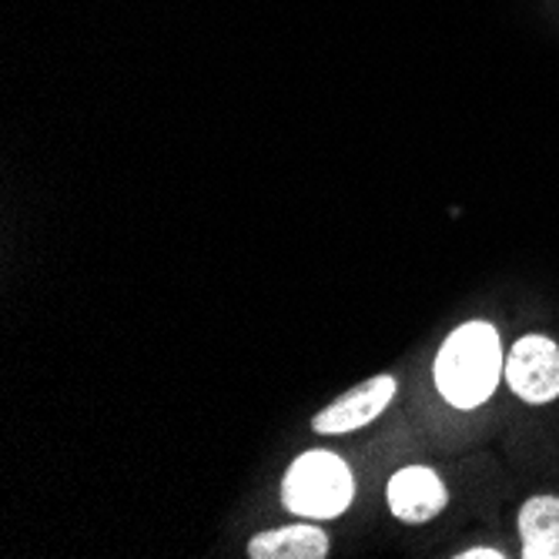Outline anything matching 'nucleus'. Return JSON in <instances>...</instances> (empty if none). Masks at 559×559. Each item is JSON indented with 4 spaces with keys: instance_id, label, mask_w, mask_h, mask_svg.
I'll return each instance as SVG.
<instances>
[{
    "instance_id": "nucleus-1",
    "label": "nucleus",
    "mask_w": 559,
    "mask_h": 559,
    "mask_svg": "<svg viewBox=\"0 0 559 559\" xmlns=\"http://www.w3.org/2000/svg\"><path fill=\"white\" fill-rule=\"evenodd\" d=\"M502 372L506 366L499 332L489 322L460 325L436 355V385L455 409H476V405H483L496 392Z\"/></svg>"
},
{
    "instance_id": "nucleus-2",
    "label": "nucleus",
    "mask_w": 559,
    "mask_h": 559,
    "mask_svg": "<svg viewBox=\"0 0 559 559\" xmlns=\"http://www.w3.org/2000/svg\"><path fill=\"white\" fill-rule=\"evenodd\" d=\"M355 496V479L335 452H301L282 479V502L305 520H335Z\"/></svg>"
},
{
    "instance_id": "nucleus-3",
    "label": "nucleus",
    "mask_w": 559,
    "mask_h": 559,
    "mask_svg": "<svg viewBox=\"0 0 559 559\" xmlns=\"http://www.w3.org/2000/svg\"><path fill=\"white\" fill-rule=\"evenodd\" d=\"M506 382L533 405L559 395V345L546 335H523L506 355Z\"/></svg>"
},
{
    "instance_id": "nucleus-4",
    "label": "nucleus",
    "mask_w": 559,
    "mask_h": 559,
    "mask_svg": "<svg viewBox=\"0 0 559 559\" xmlns=\"http://www.w3.org/2000/svg\"><path fill=\"white\" fill-rule=\"evenodd\" d=\"M395 389L399 385L392 376H376L362 385H355L348 395H342L338 402H332L329 409H322L312 419V429L319 436H342L352 429H362L389 409V402L395 399Z\"/></svg>"
},
{
    "instance_id": "nucleus-5",
    "label": "nucleus",
    "mask_w": 559,
    "mask_h": 559,
    "mask_svg": "<svg viewBox=\"0 0 559 559\" xmlns=\"http://www.w3.org/2000/svg\"><path fill=\"white\" fill-rule=\"evenodd\" d=\"M449 502L442 479L426 466H405L389 479V510L402 523H429Z\"/></svg>"
},
{
    "instance_id": "nucleus-6",
    "label": "nucleus",
    "mask_w": 559,
    "mask_h": 559,
    "mask_svg": "<svg viewBox=\"0 0 559 559\" xmlns=\"http://www.w3.org/2000/svg\"><path fill=\"white\" fill-rule=\"evenodd\" d=\"M251 559H322L329 556V536L319 526H278L248 543Z\"/></svg>"
},
{
    "instance_id": "nucleus-7",
    "label": "nucleus",
    "mask_w": 559,
    "mask_h": 559,
    "mask_svg": "<svg viewBox=\"0 0 559 559\" xmlns=\"http://www.w3.org/2000/svg\"><path fill=\"white\" fill-rule=\"evenodd\" d=\"M523 559H559V499L533 496L520 510Z\"/></svg>"
},
{
    "instance_id": "nucleus-8",
    "label": "nucleus",
    "mask_w": 559,
    "mask_h": 559,
    "mask_svg": "<svg viewBox=\"0 0 559 559\" xmlns=\"http://www.w3.org/2000/svg\"><path fill=\"white\" fill-rule=\"evenodd\" d=\"M460 559H502L506 552L499 549H489V546H476V549H466V552H455Z\"/></svg>"
}]
</instances>
